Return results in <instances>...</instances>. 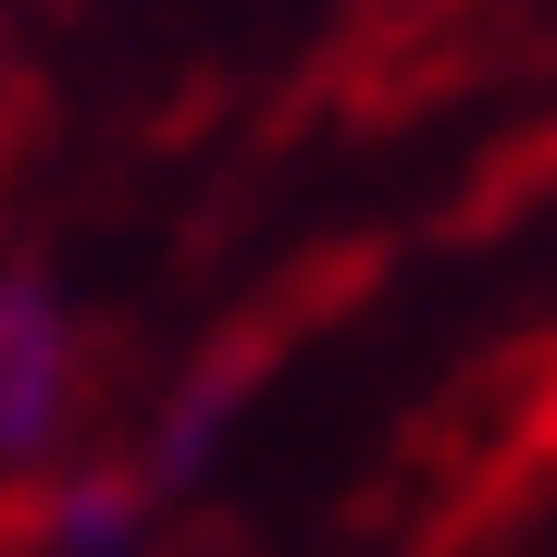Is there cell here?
<instances>
[{"instance_id": "obj_2", "label": "cell", "mask_w": 557, "mask_h": 557, "mask_svg": "<svg viewBox=\"0 0 557 557\" xmlns=\"http://www.w3.org/2000/svg\"><path fill=\"white\" fill-rule=\"evenodd\" d=\"M124 533H137V496H124V483H87V496L62 508V545H75V557H112Z\"/></svg>"}, {"instance_id": "obj_1", "label": "cell", "mask_w": 557, "mask_h": 557, "mask_svg": "<svg viewBox=\"0 0 557 557\" xmlns=\"http://www.w3.org/2000/svg\"><path fill=\"white\" fill-rule=\"evenodd\" d=\"M50 409H62V310L38 273H13L0 285V458L38 446Z\"/></svg>"}]
</instances>
